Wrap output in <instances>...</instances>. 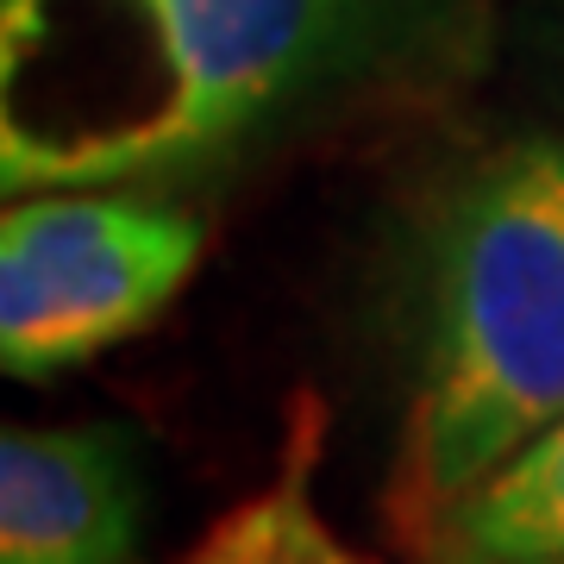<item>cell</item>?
Listing matches in <instances>:
<instances>
[{"label": "cell", "mask_w": 564, "mask_h": 564, "mask_svg": "<svg viewBox=\"0 0 564 564\" xmlns=\"http://www.w3.org/2000/svg\"><path fill=\"white\" fill-rule=\"evenodd\" d=\"M351 0H0V182L113 188L232 144Z\"/></svg>", "instance_id": "1"}, {"label": "cell", "mask_w": 564, "mask_h": 564, "mask_svg": "<svg viewBox=\"0 0 564 564\" xmlns=\"http://www.w3.org/2000/svg\"><path fill=\"white\" fill-rule=\"evenodd\" d=\"M564 421V151L521 144L445 214L402 433L414 527Z\"/></svg>", "instance_id": "2"}, {"label": "cell", "mask_w": 564, "mask_h": 564, "mask_svg": "<svg viewBox=\"0 0 564 564\" xmlns=\"http://www.w3.org/2000/svg\"><path fill=\"white\" fill-rule=\"evenodd\" d=\"M207 251L202 214L120 188H32L0 214V364L20 383L144 333Z\"/></svg>", "instance_id": "3"}, {"label": "cell", "mask_w": 564, "mask_h": 564, "mask_svg": "<svg viewBox=\"0 0 564 564\" xmlns=\"http://www.w3.org/2000/svg\"><path fill=\"white\" fill-rule=\"evenodd\" d=\"M144 484L120 426L0 433V564H139Z\"/></svg>", "instance_id": "4"}, {"label": "cell", "mask_w": 564, "mask_h": 564, "mask_svg": "<svg viewBox=\"0 0 564 564\" xmlns=\"http://www.w3.org/2000/svg\"><path fill=\"white\" fill-rule=\"evenodd\" d=\"M421 564H564V421L433 508Z\"/></svg>", "instance_id": "5"}, {"label": "cell", "mask_w": 564, "mask_h": 564, "mask_svg": "<svg viewBox=\"0 0 564 564\" xmlns=\"http://www.w3.org/2000/svg\"><path fill=\"white\" fill-rule=\"evenodd\" d=\"M314 458H321V414L307 408L295 421L282 470L258 496L226 508L220 521L182 552V564H377L321 514V502H314Z\"/></svg>", "instance_id": "6"}]
</instances>
